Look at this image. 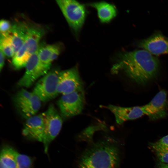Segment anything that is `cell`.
<instances>
[{
    "label": "cell",
    "instance_id": "obj_24",
    "mask_svg": "<svg viewBox=\"0 0 168 168\" xmlns=\"http://www.w3.org/2000/svg\"><path fill=\"white\" fill-rule=\"evenodd\" d=\"M5 54L0 50V71L1 72L4 66L5 63Z\"/></svg>",
    "mask_w": 168,
    "mask_h": 168
},
{
    "label": "cell",
    "instance_id": "obj_3",
    "mask_svg": "<svg viewBox=\"0 0 168 168\" xmlns=\"http://www.w3.org/2000/svg\"><path fill=\"white\" fill-rule=\"evenodd\" d=\"M56 2L70 27L75 32H78L85 20L84 6L73 0H57Z\"/></svg>",
    "mask_w": 168,
    "mask_h": 168
},
{
    "label": "cell",
    "instance_id": "obj_2",
    "mask_svg": "<svg viewBox=\"0 0 168 168\" xmlns=\"http://www.w3.org/2000/svg\"><path fill=\"white\" fill-rule=\"evenodd\" d=\"M159 62L157 58L144 49L125 53L114 65V73L122 70L132 80L144 85L158 74Z\"/></svg>",
    "mask_w": 168,
    "mask_h": 168
},
{
    "label": "cell",
    "instance_id": "obj_19",
    "mask_svg": "<svg viewBox=\"0 0 168 168\" xmlns=\"http://www.w3.org/2000/svg\"><path fill=\"white\" fill-rule=\"evenodd\" d=\"M0 50L8 57L13 58L14 56L15 53L11 33L7 36L0 37Z\"/></svg>",
    "mask_w": 168,
    "mask_h": 168
},
{
    "label": "cell",
    "instance_id": "obj_9",
    "mask_svg": "<svg viewBox=\"0 0 168 168\" xmlns=\"http://www.w3.org/2000/svg\"><path fill=\"white\" fill-rule=\"evenodd\" d=\"M144 115L152 120L166 117L167 114L168 102L166 92L159 91L147 104L142 106Z\"/></svg>",
    "mask_w": 168,
    "mask_h": 168
},
{
    "label": "cell",
    "instance_id": "obj_8",
    "mask_svg": "<svg viewBox=\"0 0 168 168\" xmlns=\"http://www.w3.org/2000/svg\"><path fill=\"white\" fill-rule=\"evenodd\" d=\"M82 89L83 84L77 67L60 72L57 87L58 94H67Z\"/></svg>",
    "mask_w": 168,
    "mask_h": 168
},
{
    "label": "cell",
    "instance_id": "obj_4",
    "mask_svg": "<svg viewBox=\"0 0 168 168\" xmlns=\"http://www.w3.org/2000/svg\"><path fill=\"white\" fill-rule=\"evenodd\" d=\"M44 121V132L42 142L44 152H48L49 145L56 137L61 129L63 119L53 104H50L47 110L43 113Z\"/></svg>",
    "mask_w": 168,
    "mask_h": 168
},
{
    "label": "cell",
    "instance_id": "obj_17",
    "mask_svg": "<svg viewBox=\"0 0 168 168\" xmlns=\"http://www.w3.org/2000/svg\"><path fill=\"white\" fill-rule=\"evenodd\" d=\"M33 93L29 100L17 108L22 116L26 119L35 115L41 105V101L36 95Z\"/></svg>",
    "mask_w": 168,
    "mask_h": 168
},
{
    "label": "cell",
    "instance_id": "obj_22",
    "mask_svg": "<svg viewBox=\"0 0 168 168\" xmlns=\"http://www.w3.org/2000/svg\"><path fill=\"white\" fill-rule=\"evenodd\" d=\"M33 92H30L24 89H22L19 91L15 95L14 101L16 107L18 108L31 97Z\"/></svg>",
    "mask_w": 168,
    "mask_h": 168
},
{
    "label": "cell",
    "instance_id": "obj_12",
    "mask_svg": "<svg viewBox=\"0 0 168 168\" xmlns=\"http://www.w3.org/2000/svg\"><path fill=\"white\" fill-rule=\"evenodd\" d=\"M105 107L114 114L116 122L119 124L128 120L138 119L144 115L142 106L123 107L110 105Z\"/></svg>",
    "mask_w": 168,
    "mask_h": 168
},
{
    "label": "cell",
    "instance_id": "obj_7",
    "mask_svg": "<svg viewBox=\"0 0 168 168\" xmlns=\"http://www.w3.org/2000/svg\"><path fill=\"white\" fill-rule=\"evenodd\" d=\"M25 67V72L18 82L17 85L26 88L31 86L39 77L46 74L50 68L40 60L38 48L30 56Z\"/></svg>",
    "mask_w": 168,
    "mask_h": 168
},
{
    "label": "cell",
    "instance_id": "obj_14",
    "mask_svg": "<svg viewBox=\"0 0 168 168\" xmlns=\"http://www.w3.org/2000/svg\"><path fill=\"white\" fill-rule=\"evenodd\" d=\"M88 5L97 10L98 17L102 22H109L116 15L117 11L115 7L108 2H95L88 4Z\"/></svg>",
    "mask_w": 168,
    "mask_h": 168
},
{
    "label": "cell",
    "instance_id": "obj_11",
    "mask_svg": "<svg viewBox=\"0 0 168 168\" xmlns=\"http://www.w3.org/2000/svg\"><path fill=\"white\" fill-rule=\"evenodd\" d=\"M138 45L152 55L168 54V38L159 32L140 41Z\"/></svg>",
    "mask_w": 168,
    "mask_h": 168
},
{
    "label": "cell",
    "instance_id": "obj_6",
    "mask_svg": "<svg viewBox=\"0 0 168 168\" xmlns=\"http://www.w3.org/2000/svg\"><path fill=\"white\" fill-rule=\"evenodd\" d=\"M60 72L56 69L49 71L36 83L32 92L41 101L46 102L58 95L57 87Z\"/></svg>",
    "mask_w": 168,
    "mask_h": 168
},
{
    "label": "cell",
    "instance_id": "obj_10",
    "mask_svg": "<svg viewBox=\"0 0 168 168\" xmlns=\"http://www.w3.org/2000/svg\"><path fill=\"white\" fill-rule=\"evenodd\" d=\"M44 132L43 113L28 118L22 130L23 135L28 139L42 142Z\"/></svg>",
    "mask_w": 168,
    "mask_h": 168
},
{
    "label": "cell",
    "instance_id": "obj_13",
    "mask_svg": "<svg viewBox=\"0 0 168 168\" xmlns=\"http://www.w3.org/2000/svg\"><path fill=\"white\" fill-rule=\"evenodd\" d=\"M44 32L40 27L29 26L25 40L21 48L30 56L38 49Z\"/></svg>",
    "mask_w": 168,
    "mask_h": 168
},
{
    "label": "cell",
    "instance_id": "obj_21",
    "mask_svg": "<svg viewBox=\"0 0 168 168\" xmlns=\"http://www.w3.org/2000/svg\"><path fill=\"white\" fill-rule=\"evenodd\" d=\"M16 168H32L33 161L31 157L16 151Z\"/></svg>",
    "mask_w": 168,
    "mask_h": 168
},
{
    "label": "cell",
    "instance_id": "obj_18",
    "mask_svg": "<svg viewBox=\"0 0 168 168\" xmlns=\"http://www.w3.org/2000/svg\"><path fill=\"white\" fill-rule=\"evenodd\" d=\"M16 151L9 146L2 148L0 153V168H16Z\"/></svg>",
    "mask_w": 168,
    "mask_h": 168
},
{
    "label": "cell",
    "instance_id": "obj_25",
    "mask_svg": "<svg viewBox=\"0 0 168 168\" xmlns=\"http://www.w3.org/2000/svg\"><path fill=\"white\" fill-rule=\"evenodd\" d=\"M158 142L161 144L168 145V135L161 138Z\"/></svg>",
    "mask_w": 168,
    "mask_h": 168
},
{
    "label": "cell",
    "instance_id": "obj_5",
    "mask_svg": "<svg viewBox=\"0 0 168 168\" xmlns=\"http://www.w3.org/2000/svg\"><path fill=\"white\" fill-rule=\"evenodd\" d=\"M85 103L83 89L62 95L58 101L60 115L65 119L80 114Z\"/></svg>",
    "mask_w": 168,
    "mask_h": 168
},
{
    "label": "cell",
    "instance_id": "obj_15",
    "mask_svg": "<svg viewBox=\"0 0 168 168\" xmlns=\"http://www.w3.org/2000/svg\"><path fill=\"white\" fill-rule=\"evenodd\" d=\"M60 52L59 47L55 44L41 46L38 48V56L40 61L50 68L51 63L58 57Z\"/></svg>",
    "mask_w": 168,
    "mask_h": 168
},
{
    "label": "cell",
    "instance_id": "obj_16",
    "mask_svg": "<svg viewBox=\"0 0 168 168\" xmlns=\"http://www.w3.org/2000/svg\"><path fill=\"white\" fill-rule=\"evenodd\" d=\"M28 27L22 23H16L12 26L11 35L15 54L25 40Z\"/></svg>",
    "mask_w": 168,
    "mask_h": 168
},
{
    "label": "cell",
    "instance_id": "obj_20",
    "mask_svg": "<svg viewBox=\"0 0 168 168\" xmlns=\"http://www.w3.org/2000/svg\"><path fill=\"white\" fill-rule=\"evenodd\" d=\"M150 145L159 160L162 163L168 164V145L161 144L158 142L151 143Z\"/></svg>",
    "mask_w": 168,
    "mask_h": 168
},
{
    "label": "cell",
    "instance_id": "obj_23",
    "mask_svg": "<svg viewBox=\"0 0 168 168\" xmlns=\"http://www.w3.org/2000/svg\"><path fill=\"white\" fill-rule=\"evenodd\" d=\"M12 26L7 20L2 19L0 22V37L7 36L11 33Z\"/></svg>",
    "mask_w": 168,
    "mask_h": 168
},
{
    "label": "cell",
    "instance_id": "obj_1",
    "mask_svg": "<svg viewBox=\"0 0 168 168\" xmlns=\"http://www.w3.org/2000/svg\"><path fill=\"white\" fill-rule=\"evenodd\" d=\"M99 129L89 128L82 132L77 141L85 143L78 152L74 168H120V144L118 138L108 133L96 137Z\"/></svg>",
    "mask_w": 168,
    "mask_h": 168
},
{
    "label": "cell",
    "instance_id": "obj_26",
    "mask_svg": "<svg viewBox=\"0 0 168 168\" xmlns=\"http://www.w3.org/2000/svg\"><path fill=\"white\" fill-rule=\"evenodd\" d=\"M160 168H168V164L161 163L159 164Z\"/></svg>",
    "mask_w": 168,
    "mask_h": 168
}]
</instances>
